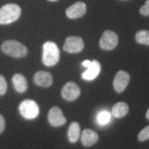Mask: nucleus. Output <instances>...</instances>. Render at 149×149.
<instances>
[{"label":"nucleus","instance_id":"ddd939ff","mask_svg":"<svg viewBox=\"0 0 149 149\" xmlns=\"http://www.w3.org/2000/svg\"><path fill=\"white\" fill-rule=\"evenodd\" d=\"M99 139L97 133L91 129H85L81 135V142L84 146L89 147L96 144Z\"/></svg>","mask_w":149,"mask_h":149},{"label":"nucleus","instance_id":"4be33fe9","mask_svg":"<svg viewBox=\"0 0 149 149\" xmlns=\"http://www.w3.org/2000/svg\"><path fill=\"white\" fill-rule=\"evenodd\" d=\"M5 127H6V122H5L4 117H3L1 115H0V134L4 130Z\"/></svg>","mask_w":149,"mask_h":149},{"label":"nucleus","instance_id":"39448f33","mask_svg":"<svg viewBox=\"0 0 149 149\" xmlns=\"http://www.w3.org/2000/svg\"><path fill=\"white\" fill-rule=\"evenodd\" d=\"M119 37L116 33L111 31H104L100 39V46L104 51H111L118 44Z\"/></svg>","mask_w":149,"mask_h":149},{"label":"nucleus","instance_id":"7ed1b4c3","mask_svg":"<svg viewBox=\"0 0 149 149\" xmlns=\"http://www.w3.org/2000/svg\"><path fill=\"white\" fill-rule=\"evenodd\" d=\"M3 53L15 58H22L28 55L26 46L16 40H7L1 44Z\"/></svg>","mask_w":149,"mask_h":149},{"label":"nucleus","instance_id":"393cba45","mask_svg":"<svg viewBox=\"0 0 149 149\" xmlns=\"http://www.w3.org/2000/svg\"><path fill=\"white\" fill-rule=\"evenodd\" d=\"M48 1H58V0H48Z\"/></svg>","mask_w":149,"mask_h":149},{"label":"nucleus","instance_id":"6ab92c4d","mask_svg":"<svg viewBox=\"0 0 149 149\" xmlns=\"http://www.w3.org/2000/svg\"><path fill=\"white\" fill-rule=\"evenodd\" d=\"M138 139L141 141H144L149 139V126L144 128L139 132Z\"/></svg>","mask_w":149,"mask_h":149},{"label":"nucleus","instance_id":"5701e85b","mask_svg":"<svg viewBox=\"0 0 149 149\" xmlns=\"http://www.w3.org/2000/svg\"><path fill=\"white\" fill-rule=\"evenodd\" d=\"M91 61H90V60H85V61H83L82 65H83L84 66H85L86 68H88V67L91 65Z\"/></svg>","mask_w":149,"mask_h":149},{"label":"nucleus","instance_id":"1a4fd4ad","mask_svg":"<svg viewBox=\"0 0 149 149\" xmlns=\"http://www.w3.org/2000/svg\"><path fill=\"white\" fill-rule=\"evenodd\" d=\"M130 81V75L127 72L120 70L115 75L113 86L116 92L121 93L125 90Z\"/></svg>","mask_w":149,"mask_h":149},{"label":"nucleus","instance_id":"412c9836","mask_svg":"<svg viewBox=\"0 0 149 149\" xmlns=\"http://www.w3.org/2000/svg\"><path fill=\"white\" fill-rule=\"evenodd\" d=\"M139 13L143 16H149V0H146L144 4L141 7Z\"/></svg>","mask_w":149,"mask_h":149},{"label":"nucleus","instance_id":"f3484780","mask_svg":"<svg viewBox=\"0 0 149 149\" xmlns=\"http://www.w3.org/2000/svg\"><path fill=\"white\" fill-rule=\"evenodd\" d=\"M136 42L140 44L149 46V31L146 30H141L136 33Z\"/></svg>","mask_w":149,"mask_h":149},{"label":"nucleus","instance_id":"6e6552de","mask_svg":"<svg viewBox=\"0 0 149 149\" xmlns=\"http://www.w3.org/2000/svg\"><path fill=\"white\" fill-rule=\"evenodd\" d=\"M48 122L53 126L58 127L66 124V119L59 107H53L50 110L48 115Z\"/></svg>","mask_w":149,"mask_h":149},{"label":"nucleus","instance_id":"9d476101","mask_svg":"<svg viewBox=\"0 0 149 149\" xmlns=\"http://www.w3.org/2000/svg\"><path fill=\"white\" fill-rule=\"evenodd\" d=\"M86 12V6L82 1H77L68 7L66 10L67 17L70 19L81 17Z\"/></svg>","mask_w":149,"mask_h":149},{"label":"nucleus","instance_id":"aec40b11","mask_svg":"<svg viewBox=\"0 0 149 149\" xmlns=\"http://www.w3.org/2000/svg\"><path fill=\"white\" fill-rule=\"evenodd\" d=\"M7 92V83L5 77L0 74V95L2 96Z\"/></svg>","mask_w":149,"mask_h":149},{"label":"nucleus","instance_id":"423d86ee","mask_svg":"<svg viewBox=\"0 0 149 149\" xmlns=\"http://www.w3.org/2000/svg\"><path fill=\"white\" fill-rule=\"evenodd\" d=\"M84 47V41L80 37L70 36L67 37L64 45V50L69 53H77L82 51Z\"/></svg>","mask_w":149,"mask_h":149},{"label":"nucleus","instance_id":"2eb2a0df","mask_svg":"<svg viewBox=\"0 0 149 149\" xmlns=\"http://www.w3.org/2000/svg\"><path fill=\"white\" fill-rule=\"evenodd\" d=\"M129 107L125 102H120L115 104L112 109V115L117 118H122L128 114Z\"/></svg>","mask_w":149,"mask_h":149},{"label":"nucleus","instance_id":"0eeeda50","mask_svg":"<svg viewBox=\"0 0 149 149\" xmlns=\"http://www.w3.org/2000/svg\"><path fill=\"white\" fill-rule=\"evenodd\" d=\"M80 88L74 82L70 81L67 83L61 90V95L67 101H74L80 95Z\"/></svg>","mask_w":149,"mask_h":149},{"label":"nucleus","instance_id":"f03ea898","mask_svg":"<svg viewBox=\"0 0 149 149\" xmlns=\"http://www.w3.org/2000/svg\"><path fill=\"white\" fill-rule=\"evenodd\" d=\"M20 6L15 3H8L0 8V24L5 25L17 21L21 15Z\"/></svg>","mask_w":149,"mask_h":149},{"label":"nucleus","instance_id":"4468645a","mask_svg":"<svg viewBox=\"0 0 149 149\" xmlns=\"http://www.w3.org/2000/svg\"><path fill=\"white\" fill-rule=\"evenodd\" d=\"M13 83L17 92L23 93L28 88V83L26 77L23 74L17 73L13 77Z\"/></svg>","mask_w":149,"mask_h":149},{"label":"nucleus","instance_id":"b1692460","mask_svg":"<svg viewBox=\"0 0 149 149\" xmlns=\"http://www.w3.org/2000/svg\"><path fill=\"white\" fill-rule=\"evenodd\" d=\"M146 118L148 119V120H149V109L146 112Z\"/></svg>","mask_w":149,"mask_h":149},{"label":"nucleus","instance_id":"f257e3e1","mask_svg":"<svg viewBox=\"0 0 149 149\" xmlns=\"http://www.w3.org/2000/svg\"><path fill=\"white\" fill-rule=\"evenodd\" d=\"M60 52L57 44L53 42H46L43 45L42 61L46 66H53L58 63Z\"/></svg>","mask_w":149,"mask_h":149},{"label":"nucleus","instance_id":"a211bd4d","mask_svg":"<svg viewBox=\"0 0 149 149\" xmlns=\"http://www.w3.org/2000/svg\"><path fill=\"white\" fill-rule=\"evenodd\" d=\"M97 120L100 124H107L111 120V114L106 111L100 112L97 116Z\"/></svg>","mask_w":149,"mask_h":149},{"label":"nucleus","instance_id":"f8f14e48","mask_svg":"<svg viewBox=\"0 0 149 149\" xmlns=\"http://www.w3.org/2000/svg\"><path fill=\"white\" fill-rule=\"evenodd\" d=\"M101 71V64L97 60L91 61V64L85 72H83L82 77L86 80H93L97 77Z\"/></svg>","mask_w":149,"mask_h":149},{"label":"nucleus","instance_id":"dca6fc26","mask_svg":"<svg viewBox=\"0 0 149 149\" xmlns=\"http://www.w3.org/2000/svg\"><path fill=\"white\" fill-rule=\"evenodd\" d=\"M80 135V126L77 122L71 123L68 128V137L71 143H75L79 139Z\"/></svg>","mask_w":149,"mask_h":149},{"label":"nucleus","instance_id":"9b49d317","mask_svg":"<svg viewBox=\"0 0 149 149\" xmlns=\"http://www.w3.org/2000/svg\"><path fill=\"white\" fill-rule=\"evenodd\" d=\"M33 80L35 84L41 87L51 86L53 84V79L52 74L49 72L46 71H38L35 74Z\"/></svg>","mask_w":149,"mask_h":149},{"label":"nucleus","instance_id":"20e7f679","mask_svg":"<svg viewBox=\"0 0 149 149\" xmlns=\"http://www.w3.org/2000/svg\"><path fill=\"white\" fill-rule=\"evenodd\" d=\"M20 114L26 120H33L39 115L40 108L35 101L25 100L20 104L19 107Z\"/></svg>","mask_w":149,"mask_h":149}]
</instances>
